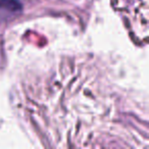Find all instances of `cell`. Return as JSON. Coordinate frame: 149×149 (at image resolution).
Masks as SVG:
<instances>
[{
	"instance_id": "6da1fadb",
	"label": "cell",
	"mask_w": 149,
	"mask_h": 149,
	"mask_svg": "<svg viewBox=\"0 0 149 149\" xmlns=\"http://www.w3.org/2000/svg\"><path fill=\"white\" fill-rule=\"evenodd\" d=\"M19 9V5L17 0H0V17L9 15L13 13H17Z\"/></svg>"
}]
</instances>
